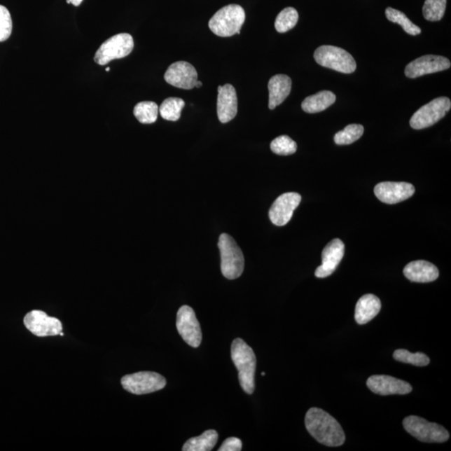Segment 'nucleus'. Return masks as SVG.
Returning a JSON list of instances; mask_svg holds the SVG:
<instances>
[{
	"mask_svg": "<svg viewBox=\"0 0 451 451\" xmlns=\"http://www.w3.org/2000/svg\"><path fill=\"white\" fill-rule=\"evenodd\" d=\"M307 431L314 439L329 447L344 445L345 433L340 423L323 410L311 408L305 416Z\"/></svg>",
	"mask_w": 451,
	"mask_h": 451,
	"instance_id": "obj_1",
	"label": "nucleus"
},
{
	"mask_svg": "<svg viewBox=\"0 0 451 451\" xmlns=\"http://www.w3.org/2000/svg\"><path fill=\"white\" fill-rule=\"evenodd\" d=\"M231 356L234 366L238 370V380L242 389L247 394H253L255 389L254 377L257 366V359L253 349L242 338H236L232 344Z\"/></svg>",
	"mask_w": 451,
	"mask_h": 451,
	"instance_id": "obj_2",
	"label": "nucleus"
},
{
	"mask_svg": "<svg viewBox=\"0 0 451 451\" xmlns=\"http://www.w3.org/2000/svg\"><path fill=\"white\" fill-rule=\"evenodd\" d=\"M246 19L244 8L238 4H229L211 17L209 28L212 33L220 37H230L240 34Z\"/></svg>",
	"mask_w": 451,
	"mask_h": 451,
	"instance_id": "obj_3",
	"label": "nucleus"
},
{
	"mask_svg": "<svg viewBox=\"0 0 451 451\" xmlns=\"http://www.w3.org/2000/svg\"><path fill=\"white\" fill-rule=\"evenodd\" d=\"M221 271L226 279L233 280L240 277L244 270V256L235 240L227 233L219 237Z\"/></svg>",
	"mask_w": 451,
	"mask_h": 451,
	"instance_id": "obj_4",
	"label": "nucleus"
},
{
	"mask_svg": "<svg viewBox=\"0 0 451 451\" xmlns=\"http://www.w3.org/2000/svg\"><path fill=\"white\" fill-rule=\"evenodd\" d=\"M314 57L321 67L338 72L351 74L356 71L357 64L353 56L340 47L320 46L315 50Z\"/></svg>",
	"mask_w": 451,
	"mask_h": 451,
	"instance_id": "obj_5",
	"label": "nucleus"
},
{
	"mask_svg": "<svg viewBox=\"0 0 451 451\" xmlns=\"http://www.w3.org/2000/svg\"><path fill=\"white\" fill-rule=\"evenodd\" d=\"M403 426L412 436L426 443H444L450 439V433L443 426L419 416H408Z\"/></svg>",
	"mask_w": 451,
	"mask_h": 451,
	"instance_id": "obj_6",
	"label": "nucleus"
},
{
	"mask_svg": "<svg viewBox=\"0 0 451 451\" xmlns=\"http://www.w3.org/2000/svg\"><path fill=\"white\" fill-rule=\"evenodd\" d=\"M451 108L448 97H438L423 106L415 113L410 120V127L415 130H422L432 127L443 119Z\"/></svg>",
	"mask_w": 451,
	"mask_h": 451,
	"instance_id": "obj_7",
	"label": "nucleus"
},
{
	"mask_svg": "<svg viewBox=\"0 0 451 451\" xmlns=\"http://www.w3.org/2000/svg\"><path fill=\"white\" fill-rule=\"evenodd\" d=\"M133 48L134 41L131 34H116L108 39L99 48L95 55V62L99 66H105L111 60L127 57L132 53Z\"/></svg>",
	"mask_w": 451,
	"mask_h": 451,
	"instance_id": "obj_8",
	"label": "nucleus"
},
{
	"mask_svg": "<svg viewBox=\"0 0 451 451\" xmlns=\"http://www.w3.org/2000/svg\"><path fill=\"white\" fill-rule=\"evenodd\" d=\"M121 385L127 391L141 396L159 391L167 385V380L158 373L143 371L123 377Z\"/></svg>",
	"mask_w": 451,
	"mask_h": 451,
	"instance_id": "obj_9",
	"label": "nucleus"
},
{
	"mask_svg": "<svg viewBox=\"0 0 451 451\" xmlns=\"http://www.w3.org/2000/svg\"><path fill=\"white\" fill-rule=\"evenodd\" d=\"M176 328L186 344L193 348L200 346L202 340V329L192 307L186 305L180 307L177 312Z\"/></svg>",
	"mask_w": 451,
	"mask_h": 451,
	"instance_id": "obj_10",
	"label": "nucleus"
},
{
	"mask_svg": "<svg viewBox=\"0 0 451 451\" xmlns=\"http://www.w3.org/2000/svg\"><path fill=\"white\" fill-rule=\"evenodd\" d=\"M24 324L26 328L37 337L59 335L62 332V322L54 317H50L41 310H33L25 315Z\"/></svg>",
	"mask_w": 451,
	"mask_h": 451,
	"instance_id": "obj_11",
	"label": "nucleus"
},
{
	"mask_svg": "<svg viewBox=\"0 0 451 451\" xmlns=\"http://www.w3.org/2000/svg\"><path fill=\"white\" fill-rule=\"evenodd\" d=\"M450 60L444 57V56L424 55L408 64L405 69V74L408 78L415 79V78L429 75V74L445 71V69H450Z\"/></svg>",
	"mask_w": 451,
	"mask_h": 451,
	"instance_id": "obj_12",
	"label": "nucleus"
},
{
	"mask_svg": "<svg viewBox=\"0 0 451 451\" xmlns=\"http://www.w3.org/2000/svg\"><path fill=\"white\" fill-rule=\"evenodd\" d=\"M302 201V197L297 193H287L281 195L273 202L270 210L271 222L279 227L289 223L295 209Z\"/></svg>",
	"mask_w": 451,
	"mask_h": 451,
	"instance_id": "obj_13",
	"label": "nucleus"
},
{
	"mask_svg": "<svg viewBox=\"0 0 451 451\" xmlns=\"http://www.w3.org/2000/svg\"><path fill=\"white\" fill-rule=\"evenodd\" d=\"M197 72L193 64L186 62L173 63L165 73V81L176 88L192 90L196 88Z\"/></svg>",
	"mask_w": 451,
	"mask_h": 451,
	"instance_id": "obj_14",
	"label": "nucleus"
},
{
	"mask_svg": "<svg viewBox=\"0 0 451 451\" xmlns=\"http://www.w3.org/2000/svg\"><path fill=\"white\" fill-rule=\"evenodd\" d=\"M374 190L380 202L392 205L413 196L415 188L408 182L384 181L377 184Z\"/></svg>",
	"mask_w": 451,
	"mask_h": 451,
	"instance_id": "obj_15",
	"label": "nucleus"
},
{
	"mask_svg": "<svg viewBox=\"0 0 451 451\" xmlns=\"http://www.w3.org/2000/svg\"><path fill=\"white\" fill-rule=\"evenodd\" d=\"M367 386L373 393L384 396L393 394L404 396L413 389L405 381L389 375H373L368 379Z\"/></svg>",
	"mask_w": 451,
	"mask_h": 451,
	"instance_id": "obj_16",
	"label": "nucleus"
},
{
	"mask_svg": "<svg viewBox=\"0 0 451 451\" xmlns=\"http://www.w3.org/2000/svg\"><path fill=\"white\" fill-rule=\"evenodd\" d=\"M345 247L338 238L332 240L325 247L322 253V264L315 271V276L324 279L333 275L340 265L345 255Z\"/></svg>",
	"mask_w": 451,
	"mask_h": 451,
	"instance_id": "obj_17",
	"label": "nucleus"
},
{
	"mask_svg": "<svg viewBox=\"0 0 451 451\" xmlns=\"http://www.w3.org/2000/svg\"><path fill=\"white\" fill-rule=\"evenodd\" d=\"M237 113V97L235 88L226 84L218 88V116L222 123L231 121Z\"/></svg>",
	"mask_w": 451,
	"mask_h": 451,
	"instance_id": "obj_18",
	"label": "nucleus"
},
{
	"mask_svg": "<svg viewBox=\"0 0 451 451\" xmlns=\"http://www.w3.org/2000/svg\"><path fill=\"white\" fill-rule=\"evenodd\" d=\"M407 279L415 283H431L439 277V270L431 263L424 260H417L408 263L404 268Z\"/></svg>",
	"mask_w": 451,
	"mask_h": 451,
	"instance_id": "obj_19",
	"label": "nucleus"
},
{
	"mask_svg": "<svg viewBox=\"0 0 451 451\" xmlns=\"http://www.w3.org/2000/svg\"><path fill=\"white\" fill-rule=\"evenodd\" d=\"M268 88L270 90L268 107L270 110H275L277 106L281 105L287 99L291 92V78L285 75L272 76L268 82Z\"/></svg>",
	"mask_w": 451,
	"mask_h": 451,
	"instance_id": "obj_20",
	"label": "nucleus"
},
{
	"mask_svg": "<svg viewBox=\"0 0 451 451\" xmlns=\"http://www.w3.org/2000/svg\"><path fill=\"white\" fill-rule=\"evenodd\" d=\"M381 310L380 299L374 294H366L359 299L354 318L359 324H366L375 319Z\"/></svg>",
	"mask_w": 451,
	"mask_h": 451,
	"instance_id": "obj_21",
	"label": "nucleus"
},
{
	"mask_svg": "<svg viewBox=\"0 0 451 451\" xmlns=\"http://www.w3.org/2000/svg\"><path fill=\"white\" fill-rule=\"evenodd\" d=\"M336 101V95L329 90H323L307 97L302 103V109L310 114L322 112Z\"/></svg>",
	"mask_w": 451,
	"mask_h": 451,
	"instance_id": "obj_22",
	"label": "nucleus"
},
{
	"mask_svg": "<svg viewBox=\"0 0 451 451\" xmlns=\"http://www.w3.org/2000/svg\"><path fill=\"white\" fill-rule=\"evenodd\" d=\"M218 440V433L214 429H208L202 435L190 438L183 445V451H210L215 447Z\"/></svg>",
	"mask_w": 451,
	"mask_h": 451,
	"instance_id": "obj_23",
	"label": "nucleus"
},
{
	"mask_svg": "<svg viewBox=\"0 0 451 451\" xmlns=\"http://www.w3.org/2000/svg\"><path fill=\"white\" fill-rule=\"evenodd\" d=\"M133 113L139 123L153 124L158 120L159 108L155 102H143L137 104Z\"/></svg>",
	"mask_w": 451,
	"mask_h": 451,
	"instance_id": "obj_24",
	"label": "nucleus"
},
{
	"mask_svg": "<svg viewBox=\"0 0 451 451\" xmlns=\"http://www.w3.org/2000/svg\"><path fill=\"white\" fill-rule=\"evenodd\" d=\"M386 18L394 24H398L404 29L405 32L407 34H410V36H418V34H422V29L419 26L415 25L413 22H411L409 18L404 14V13L394 10L393 8L388 7L385 11Z\"/></svg>",
	"mask_w": 451,
	"mask_h": 451,
	"instance_id": "obj_25",
	"label": "nucleus"
},
{
	"mask_svg": "<svg viewBox=\"0 0 451 451\" xmlns=\"http://www.w3.org/2000/svg\"><path fill=\"white\" fill-rule=\"evenodd\" d=\"M185 102L181 98L170 97L165 99L159 108L160 116L164 120L176 121L180 119Z\"/></svg>",
	"mask_w": 451,
	"mask_h": 451,
	"instance_id": "obj_26",
	"label": "nucleus"
},
{
	"mask_svg": "<svg viewBox=\"0 0 451 451\" xmlns=\"http://www.w3.org/2000/svg\"><path fill=\"white\" fill-rule=\"evenodd\" d=\"M298 13L294 8L288 7L282 11L275 20V29L279 33H286L296 26Z\"/></svg>",
	"mask_w": 451,
	"mask_h": 451,
	"instance_id": "obj_27",
	"label": "nucleus"
},
{
	"mask_svg": "<svg viewBox=\"0 0 451 451\" xmlns=\"http://www.w3.org/2000/svg\"><path fill=\"white\" fill-rule=\"evenodd\" d=\"M364 128L363 125L359 124H351L335 134V142L337 145H350L352 143L361 139L363 136Z\"/></svg>",
	"mask_w": 451,
	"mask_h": 451,
	"instance_id": "obj_28",
	"label": "nucleus"
},
{
	"mask_svg": "<svg viewBox=\"0 0 451 451\" xmlns=\"http://www.w3.org/2000/svg\"><path fill=\"white\" fill-rule=\"evenodd\" d=\"M447 0H426L423 6L424 19L431 22L443 18Z\"/></svg>",
	"mask_w": 451,
	"mask_h": 451,
	"instance_id": "obj_29",
	"label": "nucleus"
},
{
	"mask_svg": "<svg viewBox=\"0 0 451 451\" xmlns=\"http://www.w3.org/2000/svg\"><path fill=\"white\" fill-rule=\"evenodd\" d=\"M393 357L396 361L405 363L413 364L418 367L427 366L429 364V358L423 353H410L406 349L394 351Z\"/></svg>",
	"mask_w": 451,
	"mask_h": 451,
	"instance_id": "obj_30",
	"label": "nucleus"
},
{
	"mask_svg": "<svg viewBox=\"0 0 451 451\" xmlns=\"http://www.w3.org/2000/svg\"><path fill=\"white\" fill-rule=\"evenodd\" d=\"M271 150L273 153L279 155H293L297 151L298 146L293 139L288 136H280L271 142Z\"/></svg>",
	"mask_w": 451,
	"mask_h": 451,
	"instance_id": "obj_31",
	"label": "nucleus"
},
{
	"mask_svg": "<svg viewBox=\"0 0 451 451\" xmlns=\"http://www.w3.org/2000/svg\"><path fill=\"white\" fill-rule=\"evenodd\" d=\"M12 19L6 7L0 6V42L8 40L12 33Z\"/></svg>",
	"mask_w": 451,
	"mask_h": 451,
	"instance_id": "obj_32",
	"label": "nucleus"
},
{
	"mask_svg": "<svg viewBox=\"0 0 451 451\" xmlns=\"http://www.w3.org/2000/svg\"><path fill=\"white\" fill-rule=\"evenodd\" d=\"M242 448V440L236 437H230L221 445L219 451H240Z\"/></svg>",
	"mask_w": 451,
	"mask_h": 451,
	"instance_id": "obj_33",
	"label": "nucleus"
},
{
	"mask_svg": "<svg viewBox=\"0 0 451 451\" xmlns=\"http://www.w3.org/2000/svg\"><path fill=\"white\" fill-rule=\"evenodd\" d=\"M83 1V0H69V2L73 4V6H81V4Z\"/></svg>",
	"mask_w": 451,
	"mask_h": 451,
	"instance_id": "obj_34",
	"label": "nucleus"
},
{
	"mask_svg": "<svg viewBox=\"0 0 451 451\" xmlns=\"http://www.w3.org/2000/svg\"><path fill=\"white\" fill-rule=\"evenodd\" d=\"M202 85V82L197 81V84H196V88H201Z\"/></svg>",
	"mask_w": 451,
	"mask_h": 451,
	"instance_id": "obj_35",
	"label": "nucleus"
},
{
	"mask_svg": "<svg viewBox=\"0 0 451 451\" xmlns=\"http://www.w3.org/2000/svg\"><path fill=\"white\" fill-rule=\"evenodd\" d=\"M106 71L107 72H109V71H110V68H109V67H107V68L106 69Z\"/></svg>",
	"mask_w": 451,
	"mask_h": 451,
	"instance_id": "obj_36",
	"label": "nucleus"
},
{
	"mask_svg": "<svg viewBox=\"0 0 451 451\" xmlns=\"http://www.w3.org/2000/svg\"><path fill=\"white\" fill-rule=\"evenodd\" d=\"M262 375H263V376L265 375V373L263 372V373H262Z\"/></svg>",
	"mask_w": 451,
	"mask_h": 451,
	"instance_id": "obj_37",
	"label": "nucleus"
}]
</instances>
